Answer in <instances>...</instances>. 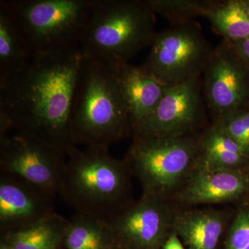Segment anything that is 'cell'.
<instances>
[{"instance_id":"1","label":"cell","mask_w":249,"mask_h":249,"mask_svg":"<svg viewBox=\"0 0 249 249\" xmlns=\"http://www.w3.org/2000/svg\"><path fill=\"white\" fill-rule=\"evenodd\" d=\"M83 55L71 52L34 56L16 76L0 84V136L11 129L67 155L72 103Z\"/></svg>"},{"instance_id":"2","label":"cell","mask_w":249,"mask_h":249,"mask_svg":"<svg viewBox=\"0 0 249 249\" xmlns=\"http://www.w3.org/2000/svg\"><path fill=\"white\" fill-rule=\"evenodd\" d=\"M71 132L75 145L108 149L133 136L116 65L83 57L72 103Z\"/></svg>"},{"instance_id":"3","label":"cell","mask_w":249,"mask_h":249,"mask_svg":"<svg viewBox=\"0 0 249 249\" xmlns=\"http://www.w3.org/2000/svg\"><path fill=\"white\" fill-rule=\"evenodd\" d=\"M132 174L124 159L109 149L76 146L67 155L59 196L75 213L109 222L132 203Z\"/></svg>"},{"instance_id":"4","label":"cell","mask_w":249,"mask_h":249,"mask_svg":"<svg viewBox=\"0 0 249 249\" xmlns=\"http://www.w3.org/2000/svg\"><path fill=\"white\" fill-rule=\"evenodd\" d=\"M157 34L146 1L98 0L80 49L84 58L120 65L150 47Z\"/></svg>"},{"instance_id":"5","label":"cell","mask_w":249,"mask_h":249,"mask_svg":"<svg viewBox=\"0 0 249 249\" xmlns=\"http://www.w3.org/2000/svg\"><path fill=\"white\" fill-rule=\"evenodd\" d=\"M98 0L8 1L34 56L80 48Z\"/></svg>"},{"instance_id":"6","label":"cell","mask_w":249,"mask_h":249,"mask_svg":"<svg viewBox=\"0 0 249 249\" xmlns=\"http://www.w3.org/2000/svg\"><path fill=\"white\" fill-rule=\"evenodd\" d=\"M201 155V142L186 134L157 138H134L124 160L140 181L142 193L167 199L183 187Z\"/></svg>"},{"instance_id":"7","label":"cell","mask_w":249,"mask_h":249,"mask_svg":"<svg viewBox=\"0 0 249 249\" xmlns=\"http://www.w3.org/2000/svg\"><path fill=\"white\" fill-rule=\"evenodd\" d=\"M143 66L165 85L199 78L213 51L196 24L183 23L156 34Z\"/></svg>"},{"instance_id":"8","label":"cell","mask_w":249,"mask_h":249,"mask_svg":"<svg viewBox=\"0 0 249 249\" xmlns=\"http://www.w3.org/2000/svg\"><path fill=\"white\" fill-rule=\"evenodd\" d=\"M67 156L37 139L16 132L0 136V172L16 175L56 196Z\"/></svg>"},{"instance_id":"9","label":"cell","mask_w":249,"mask_h":249,"mask_svg":"<svg viewBox=\"0 0 249 249\" xmlns=\"http://www.w3.org/2000/svg\"><path fill=\"white\" fill-rule=\"evenodd\" d=\"M175 216L166 199L142 193L108 222L116 242L126 249H162Z\"/></svg>"},{"instance_id":"10","label":"cell","mask_w":249,"mask_h":249,"mask_svg":"<svg viewBox=\"0 0 249 249\" xmlns=\"http://www.w3.org/2000/svg\"><path fill=\"white\" fill-rule=\"evenodd\" d=\"M204 71L208 106L219 119L249 107V68L227 41L213 51Z\"/></svg>"},{"instance_id":"11","label":"cell","mask_w":249,"mask_h":249,"mask_svg":"<svg viewBox=\"0 0 249 249\" xmlns=\"http://www.w3.org/2000/svg\"><path fill=\"white\" fill-rule=\"evenodd\" d=\"M198 80L167 85L155 110L134 129V138L185 135L194 128L203 111Z\"/></svg>"},{"instance_id":"12","label":"cell","mask_w":249,"mask_h":249,"mask_svg":"<svg viewBox=\"0 0 249 249\" xmlns=\"http://www.w3.org/2000/svg\"><path fill=\"white\" fill-rule=\"evenodd\" d=\"M55 195L0 172V233L29 227L55 212Z\"/></svg>"},{"instance_id":"13","label":"cell","mask_w":249,"mask_h":249,"mask_svg":"<svg viewBox=\"0 0 249 249\" xmlns=\"http://www.w3.org/2000/svg\"><path fill=\"white\" fill-rule=\"evenodd\" d=\"M249 191L245 169L213 170L196 167L178 194L186 204H216L236 200Z\"/></svg>"},{"instance_id":"14","label":"cell","mask_w":249,"mask_h":249,"mask_svg":"<svg viewBox=\"0 0 249 249\" xmlns=\"http://www.w3.org/2000/svg\"><path fill=\"white\" fill-rule=\"evenodd\" d=\"M116 78L134 129L155 110L164 93L163 84L143 65H116Z\"/></svg>"},{"instance_id":"15","label":"cell","mask_w":249,"mask_h":249,"mask_svg":"<svg viewBox=\"0 0 249 249\" xmlns=\"http://www.w3.org/2000/svg\"><path fill=\"white\" fill-rule=\"evenodd\" d=\"M226 227L224 214L214 210L175 214L173 230L186 249H217Z\"/></svg>"},{"instance_id":"16","label":"cell","mask_w":249,"mask_h":249,"mask_svg":"<svg viewBox=\"0 0 249 249\" xmlns=\"http://www.w3.org/2000/svg\"><path fill=\"white\" fill-rule=\"evenodd\" d=\"M34 57L8 1H0V84L24 70Z\"/></svg>"},{"instance_id":"17","label":"cell","mask_w":249,"mask_h":249,"mask_svg":"<svg viewBox=\"0 0 249 249\" xmlns=\"http://www.w3.org/2000/svg\"><path fill=\"white\" fill-rule=\"evenodd\" d=\"M69 221L54 213L29 227L1 232L0 242L12 249H61Z\"/></svg>"},{"instance_id":"18","label":"cell","mask_w":249,"mask_h":249,"mask_svg":"<svg viewBox=\"0 0 249 249\" xmlns=\"http://www.w3.org/2000/svg\"><path fill=\"white\" fill-rule=\"evenodd\" d=\"M249 157L219 124L212 127L201 142L198 166L205 169H245Z\"/></svg>"},{"instance_id":"19","label":"cell","mask_w":249,"mask_h":249,"mask_svg":"<svg viewBox=\"0 0 249 249\" xmlns=\"http://www.w3.org/2000/svg\"><path fill=\"white\" fill-rule=\"evenodd\" d=\"M115 242L107 221L75 213L69 221L61 249H111Z\"/></svg>"},{"instance_id":"20","label":"cell","mask_w":249,"mask_h":249,"mask_svg":"<svg viewBox=\"0 0 249 249\" xmlns=\"http://www.w3.org/2000/svg\"><path fill=\"white\" fill-rule=\"evenodd\" d=\"M204 17L227 42L249 38V14L243 0L216 2L205 11Z\"/></svg>"},{"instance_id":"21","label":"cell","mask_w":249,"mask_h":249,"mask_svg":"<svg viewBox=\"0 0 249 249\" xmlns=\"http://www.w3.org/2000/svg\"><path fill=\"white\" fill-rule=\"evenodd\" d=\"M147 4L155 14H158L177 24L186 23L188 19L204 16L205 11L214 1L196 0H147Z\"/></svg>"},{"instance_id":"22","label":"cell","mask_w":249,"mask_h":249,"mask_svg":"<svg viewBox=\"0 0 249 249\" xmlns=\"http://www.w3.org/2000/svg\"><path fill=\"white\" fill-rule=\"evenodd\" d=\"M217 124L249 157V108L223 117Z\"/></svg>"},{"instance_id":"23","label":"cell","mask_w":249,"mask_h":249,"mask_svg":"<svg viewBox=\"0 0 249 249\" xmlns=\"http://www.w3.org/2000/svg\"><path fill=\"white\" fill-rule=\"evenodd\" d=\"M224 249H249V206L236 214L228 232Z\"/></svg>"},{"instance_id":"24","label":"cell","mask_w":249,"mask_h":249,"mask_svg":"<svg viewBox=\"0 0 249 249\" xmlns=\"http://www.w3.org/2000/svg\"><path fill=\"white\" fill-rule=\"evenodd\" d=\"M228 43L249 68V38L237 42H228Z\"/></svg>"},{"instance_id":"25","label":"cell","mask_w":249,"mask_h":249,"mask_svg":"<svg viewBox=\"0 0 249 249\" xmlns=\"http://www.w3.org/2000/svg\"><path fill=\"white\" fill-rule=\"evenodd\" d=\"M162 249H186L182 242L175 232H171L169 237L165 241Z\"/></svg>"},{"instance_id":"26","label":"cell","mask_w":249,"mask_h":249,"mask_svg":"<svg viewBox=\"0 0 249 249\" xmlns=\"http://www.w3.org/2000/svg\"><path fill=\"white\" fill-rule=\"evenodd\" d=\"M111 249H126L125 248H124V247H122V246L119 245V243H117V242H115V244H114V245H113V247H111Z\"/></svg>"},{"instance_id":"27","label":"cell","mask_w":249,"mask_h":249,"mask_svg":"<svg viewBox=\"0 0 249 249\" xmlns=\"http://www.w3.org/2000/svg\"><path fill=\"white\" fill-rule=\"evenodd\" d=\"M0 249H12L10 248L9 246L6 245V244L4 243V242H0Z\"/></svg>"},{"instance_id":"28","label":"cell","mask_w":249,"mask_h":249,"mask_svg":"<svg viewBox=\"0 0 249 249\" xmlns=\"http://www.w3.org/2000/svg\"><path fill=\"white\" fill-rule=\"evenodd\" d=\"M244 4H245L246 9L249 14V0H243Z\"/></svg>"},{"instance_id":"29","label":"cell","mask_w":249,"mask_h":249,"mask_svg":"<svg viewBox=\"0 0 249 249\" xmlns=\"http://www.w3.org/2000/svg\"><path fill=\"white\" fill-rule=\"evenodd\" d=\"M247 108H249V107H247Z\"/></svg>"}]
</instances>
